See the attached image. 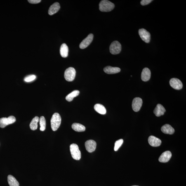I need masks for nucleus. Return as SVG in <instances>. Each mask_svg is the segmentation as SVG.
<instances>
[{"label":"nucleus","mask_w":186,"mask_h":186,"mask_svg":"<svg viewBox=\"0 0 186 186\" xmlns=\"http://www.w3.org/2000/svg\"><path fill=\"white\" fill-rule=\"evenodd\" d=\"M61 121V117L58 113H55L53 114L51 119V128L53 131H56L60 127Z\"/></svg>","instance_id":"f257e3e1"},{"label":"nucleus","mask_w":186,"mask_h":186,"mask_svg":"<svg viewBox=\"0 0 186 186\" xmlns=\"http://www.w3.org/2000/svg\"><path fill=\"white\" fill-rule=\"evenodd\" d=\"M114 3L107 0L101 1L99 4V10L102 12L110 11L114 9Z\"/></svg>","instance_id":"f03ea898"},{"label":"nucleus","mask_w":186,"mask_h":186,"mask_svg":"<svg viewBox=\"0 0 186 186\" xmlns=\"http://www.w3.org/2000/svg\"><path fill=\"white\" fill-rule=\"evenodd\" d=\"M70 151L72 157L74 160H79L81 159V153L79 147L76 144H72L70 145Z\"/></svg>","instance_id":"7ed1b4c3"},{"label":"nucleus","mask_w":186,"mask_h":186,"mask_svg":"<svg viewBox=\"0 0 186 186\" xmlns=\"http://www.w3.org/2000/svg\"><path fill=\"white\" fill-rule=\"evenodd\" d=\"M76 71L74 68L69 67L65 71L64 77L67 81H72L75 77Z\"/></svg>","instance_id":"20e7f679"},{"label":"nucleus","mask_w":186,"mask_h":186,"mask_svg":"<svg viewBox=\"0 0 186 186\" xmlns=\"http://www.w3.org/2000/svg\"><path fill=\"white\" fill-rule=\"evenodd\" d=\"M16 119L15 116H10L7 118H2L0 119V127L4 128L8 125L15 122Z\"/></svg>","instance_id":"39448f33"},{"label":"nucleus","mask_w":186,"mask_h":186,"mask_svg":"<svg viewBox=\"0 0 186 186\" xmlns=\"http://www.w3.org/2000/svg\"><path fill=\"white\" fill-rule=\"evenodd\" d=\"M121 50V45L117 41H113L110 46V51L113 55H117L120 53Z\"/></svg>","instance_id":"423d86ee"},{"label":"nucleus","mask_w":186,"mask_h":186,"mask_svg":"<svg viewBox=\"0 0 186 186\" xmlns=\"http://www.w3.org/2000/svg\"><path fill=\"white\" fill-rule=\"evenodd\" d=\"M139 34L142 41L147 43L149 42L151 39V34L146 30L143 28L140 29L139 30Z\"/></svg>","instance_id":"0eeeda50"},{"label":"nucleus","mask_w":186,"mask_h":186,"mask_svg":"<svg viewBox=\"0 0 186 186\" xmlns=\"http://www.w3.org/2000/svg\"><path fill=\"white\" fill-rule=\"evenodd\" d=\"M143 103L142 99L137 97L133 99L132 102V108L135 112H138L140 110Z\"/></svg>","instance_id":"6e6552de"},{"label":"nucleus","mask_w":186,"mask_h":186,"mask_svg":"<svg viewBox=\"0 0 186 186\" xmlns=\"http://www.w3.org/2000/svg\"><path fill=\"white\" fill-rule=\"evenodd\" d=\"M170 84L172 88L177 90L181 89L183 87L182 82L176 78H173L170 79Z\"/></svg>","instance_id":"1a4fd4ad"},{"label":"nucleus","mask_w":186,"mask_h":186,"mask_svg":"<svg viewBox=\"0 0 186 186\" xmlns=\"http://www.w3.org/2000/svg\"><path fill=\"white\" fill-rule=\"evenodd\" d=\"M93 35L91 34H89L88 36L83 41L81 42L80 44L79 47L81 49H84L88 47L90 44L93 41Z\"/></svg>","instance_id":"9d476101"},{"label":"nucleus","mask_w":186,"mask_h":186,"mask_svg":"<svg viewBox=\"0 0 186 186\" xmlns=\"http://www.w3.org/2000/svg\"><path fill=\"white\" fill-rule=\"evenodd\" d=\"M85 145L87 151L91 153L96 149L97 143L95 141L90 140L85 142Z\"/></svg>","instance_id":"9b49d317"},{"label":"nucleus","mask_w":186,"mask_h":186,"mask_svg":"<svg viewBox=\"0 0 186 186\" xmlns=\"http://www.w3.org/2000/svg\"><path fill=\"white\" fill-rule=\"evenodd\" d=\"M172 156V154L169 151H165L162 153L159 158L160 162L166 163L170 160Z\"/></svg>","instance_id":"f8f14e48"},{"label":"nucleus","mask_w":186,"mask_h":186,"mask_svg":"<svg viewBox=\"0 0 186 186\" xmlns=\"http://www.w3.org/2000/svg\"><path fill=\"white\" fill-rule=\"evenodd\" d=\"M148 140L149 145L152 147H159L161 144V141L159 139L152 135L149 137Z\"/></svg>","instance_id":"ddd939ff"},{"label":"nucleus","mask_w":186,"mask_h":186,"mask_svg":"<svg viewBox=\"0 0 186 186\" xmlns=\"http://www.w3.org/2000/svg\"><path fill=\"white\" fill-rule=\"evenodd\" d=\"M166 110L164 107L160 104H158L154 109V112L156 116H159L163 115Z\"/></svg>","instance_id":"4468645a"},{"label":"nucleus","mask_w":186,"mask_h":186,"mask_svg":"<svg viewBox=\"0 0 186 186\" xmlns=\"http://www.w3.org/2000/svg\"><path fill=\"white\" fill-rule=\"evenodd\" d=\"M151 72L147 68H145L142 71L141 78L142 81L146 82L149 80L151 78Z\"/></svg>","instance_id":"2eb2a0df"},{"label":"nucleus","mask_w":186,"mask_h":186,"mask_svg":"<svg viewBox=\"0 0 186 186\" xmlns=\"http://www.w3.org/2000/svg\"><path fill=\"white\" fill-rule=\"evenodd\" d=\"M104 72L107 74H113L118 73L120 72L121 69L119 68L112 67L110 66L106 67L104 68Z\"/></svg>","instance_id":"dca6fc26"},{"label":"nucleus","mask_w":186,"mask_h":186,"mask_svg":"<svg viewBox=\"0 0 186 186\" xmlns=\"http://www.w3.org/2000/svg\"><path fill=\"white\" fill-rule=\"evenodd\" d=\"M161 131L166 134L172 135L175 133V130L172 127L168 124H166L161 128Z\"/></svg>","instance_id":"f3484780"},{"label":"nucleus","mask_w":186,"mask_h":186,"mask_svg":"<svg viewBox=\"0 0 186 186\" xmlns=\"http://www.w3.org/2000/svg\"><path fill=\"white\" fill-rule=\"evenodd\" d=\"M60 3L55 2L50 6L48 10V14L50 15H53L57 13L60 9Z\"/></svg>","instance_id":"a211bd4d"},{"label":"nucleus","mask_w":186,"mask_h":186,"mask_svg":"<svg viewBox=\"0 0 186 186\" xmlns=\"http://www.w3.org/2000/svg\"><path fill=\"white\" fill-rule=\"evenodd\" d=\"M60 54L62 57L66 58L68 56L69 49L66 43H63L60 48Z\"/></svg>","instance_id":"6ab92c4d"},{"label":"nucleus","mask_w":186,"mask_h":186,"mask_svg":"<svg viewBox=\"0 0 186 186\" xmlns=\"http://www.w3.org/2000/svg\"><path fill=\"white\" fill-rule=\"evenodd\" d=\"M95 110L97 112L101 114H105L107 111L105 107L100 104H96L94 106Z\"/></svg>","instance_id":"aec40b11"},{"label":"nucleus","mask_w":186,"mask_h":186,"mask_svg":"<svg viewBox=\"0 0 186 186\" xmlns=\"http://www.w3.org/2000/svg\"><path fill=\"white\" fill-rule=\"evenodd\" d=\"M72 128L76 132H83L86 130V128L83 125L80 123H75L72 125Z\"/></svg>","instance_id":"412c9836"},{"label":"nucleus","mask_w":186,"mask_h":186,"mask_svg":"<svg viewBox=\"0 0 186 186\" xmlns=\"http://www.w3.org/2000/svg\"><path fill=\"white\" fill-rule=\"evenodd\" d=\"M7 180L9 185L10 186H19V182L14 177L11 175H9L7 177Z\"/></svg>","instance_id":"4be33fe9"},{"label":"nucleus","mask_w":186,"mask_h":186,"mask_svg":"<svg viewBox=\"0 0 186 186\" xmlns=\"http://www.w3.org/2000/svg\"><path fill=\"white\" fill-rule=\"evenodd\" d=\"M39 118L37 116H35L32 120L30 123V127L32 130H35L38 128V123L39 121Z\"/></svg>","instance_id":"5701e85b"},{"label":"nucleus","mask_w":186,"mask_h":186,"mask_svg":"<svg viewBox=\"0 0 186 186\" xmlns=\"http://www.w3.org/2000/svg\"><path fill=\"white\" fill-rule=\"evenodd\" d=\"M79 91L78 90H75L66 97V100L69 102L72 101L74 97L78 96V95L79 94Z\"/></svg>","instance_id":"b1692460"},{"label":"nucleus","mask_w":186,"mask_h":186,"mask_svg":"<svg viewBox=\"0 0 186 186\" xmlns=\"http://www.w3.org/2000/svg\"><path fill=\"white\" fill-rule=\"evenodd\" d=\"M39 124L41 127L40 130L41 131H45L46 127V121L43 116H41L39 119Z\"/></svg>","instance_id":"393cba45"},{"label":"nucleus","mask_w":186,"mask_h":186,"mask_svg":"<svg viewBox=\"0 0 186 186\" xmlns=\"http://www.w3.org/2000/svg\"><path fill=\"white\" fill-rule=\"evenodd\" d=\"M123 140L122 139H120L115 142L114 147V150L115 151L118 150L123 143Z\"/></svg>","instance_id":"a878e982"},{"label":"nucleus","mask_w":186,"mask_h":186,"mask_svg":"<svg viewBox=\"0 0 186 186\" xmlns=\"http://www.w3.org/2000/svg\"><path fill=\"white\" fill-rule=\"evenodd\" d=\"M36 78V76L34 75H30L26 76L24 78V80L26 82H30L34 81Z\"/></svg>","instance_id":"bb28decb"},{"label":"nucleus","mask_w":186,"mask_h":186,"mask_svg":"<svg viewBox=\"0 0 186 186\" xmlns=\"http://www.w3.org/2000/svg\"><path fill=\"white\" fill-rule=\"evenodd\" d=\"M153 1L152 0H142L141 1L140 3L142 6H145L151 3Z\"/></svg>","instance_id":"cd10ccee"},{"label":"nucleus","mask_w":186,"mask_h":186,"mask_svg":"<svg viewBox=\"0 0 186 186\" xmlns=\"http://www.w3.org/2000/svg\"><path fill=\"white\" fill-rule=\"evenodd\" d=\"M29 3L32 4H37L41 1V0H29L28 1Z\"/></svg>","instance_id":"c85d7f7f"},{"label":"nucleus","mask_w":186,"mask_h":186,"mask_svg":"<svg viewBox=\"0 0 186 186\" xmlns=\"http://www.w3.org/2000/svg\"><path fill=\"white\" fill-rule=\"evenodd\" d=\"M137 186V185H133V186Z\"/></svg>","instance_id":"c756f323"}]
</instances>
